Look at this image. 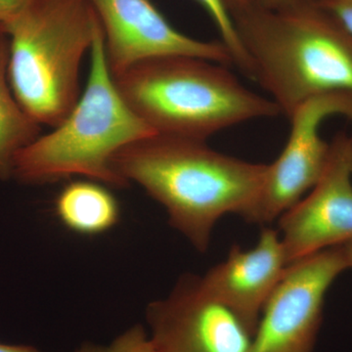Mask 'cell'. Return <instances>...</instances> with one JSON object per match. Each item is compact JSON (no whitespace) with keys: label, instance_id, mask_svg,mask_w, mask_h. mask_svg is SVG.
Returning <instances> with one entry per match:
<instances>
[{"label":"cell","instance_id":"cell-7","mask_svg":"<svg viewBox=\"0 0 352 352\" xmlns=\"http://www.w3.org/2000/svg\"><path fill=\"white\" fill-rule=\"evenodd\" d=\"M342 117L352 126V95H318L303 102L289 116L291 131L280 156L268 164L258 203L247 221L268 224L302 200L325 170L330 142L321 136L329 118Z\"/></svg>","mask_w":352,"mask_h":352},{"label":"cell","instance_id":"cell-4","mask_svg":"<svg viewBox=\"0 0 352 352\" xmlns=\"http://www.w3.org/2000/svg\"><path fill=\"white\" fill-rule=\"evenodd\" d=\"M155 134L129 108L106 63L104 34L97 18L85 92L66 119L39 135L14 162L12 177L43 185L82 176L113 188L129 186L112 168L122 148Z\"/></svg>","mask_w":352,"mask_h":352},{"label":"cell","instance_id":"cell-19","mask_svg":"<svg viewBox=\"0 0 352 352\" xmlns=\"http://www.w3.org/2000/svg\"><path fill=\"white\" fill-rule=\"evenodd\" d=\"M0 352H41L34 347L30 346H16L0 342Z\"/></svg>","mask_w":352,"mask_h":352},{"label":"cell","instance_id":"cell-8","mask_svg":"<svg viewBox=\"0 0 352 352\" xmlns=\"http://www.w3.org/2000/svg\"><path fill=\"white\" fill-rule=\"evenodd\" d=\"M154 352H251L252 336L226 305L185 274L146 310Z\"/></svg>","mask_w":352,"mask_h":352},{"label":"cell","instance_id":"cell-3","mask_svg":"<svg viewBox=\"0 0 352 352\" xmlns=\"http://www.w3.org/2000/svg\"><path fill=\"white\" fill-rule=\"evenodd\" d=\"M113 82L155 133L207 141L243 122L281 115L270 98L244 87L226 65L164 56L133 65Z\"/></svg>","mask_w":352,"mask_h":352},{"label":"cell","instance_id":"cell-17","mask_svg":"<svg viewBox=\"0 0 352 352\" xmlns=\"http://www.w3.org/2000/svg\"><path fill=\"white\" fill-rule=\"evenodd\" d=\"M318 0H247L245 6L278 8V7L296 6L300 3H316Z\"/></svg>","mask_w":352,"mask_h":352},{"label":"cell","instance_id":"cell-13","mask_svg":"<svg viewBox=\"0 0 352 352\" xmlns=\"http://www.w3.org/2000/svg\"><path fill=\"white\" fill-rule=\"evenodd\" d=\"M9 38L0 32V179L12 177L16 156L41 135V126L16 100L8 78Z\"/></svg>","mask_w":352,"mask_h":352},{"label":"cell","instance_id":"cell-5","mask_svg":"<svg viewBox=\"0 0 352 352\" xmlns=\"http://www.w3.org/2000/svg\"><path fill=\"white\" fill-rule=\"evenodd\" d=\"M96 23L89 0H30L0 23L11 89L39 126H57L80 100V64Z\"/></svg>","mask_w":352,"mask_h":352},{"label":"cell","instance_id":"cell-12","mask_svg":"<svg viewBox=\"0 0 352 352\" xmlns=\"http://www.w3.org/2000/svg\"><path fill=\"white\" fill-rule=\"evenodd\" d=\"M55 210L67 228L83 236L100 235L120 221V208L105 185L94 180H78L62 189Z\"/></svg>","mask_w":352,"mask_h":352},{"label":"cell","instance_id":"cell-21","mask_svg":"<svg viewBox=\"0 0 352 352\" xmlns=\"http://www.w3.org/2000/svg\"><path fill=\"white\" fill-rule=\"evenodd\" d=\"M247 2V0H226L227 7H228L229 11H233L234 9L240 8V7L244 6Z\"/></svg>","mask_w":352,"mask_h":352},{"label":"cell","instance_id":"cell-11","mask_svg":"<svg viewBox=\"0 0 352 352\" xmlns=\"http://www.w3.org/2000/svg\"><path fill=\"white\" fill-rule=\"evenodd\" d=\"M288 266L279 231L264 227L254 248L233 245L226 261L200 278L208 293L228 307L254 338L264 305Z\"/></svg>","mask_w":352,"mask_h":352},{"label":"cell","instance_id":"cell-9","mask_svg":"<svg viewBox=\"0 0 352 352\" xmlns=\"http://www.w3.org/2000/svg\"><path fill=\"white\" fill-rule=\"evenodd\" d=\"M289 264L352 240V131H339L320 179L279 217Z\"/></svg>","mask_w":352,"mask_h":352},{"label":"cell","instance_id":"cell-18","mask_svg":"<svg viewBox=\"0 0 352 352\" xmlns=\"http://www.w3.org/2000/svg\"><path fill=\"white\" fill-rule=\"evenodd\" d=\"M30 0H0V23L8 20L29 2Z\"/></svg>","mask_w":352,"mask_h":352},{"label":"cell","instance_id":"cell-16","mask_svg":"<svg viewBox=\"0 0 352 352\" xmlns=\"http://www.w3.org/2000/svg\"><path fill=\"white\" fill-rule=\"evenodd\" d=\"M315 4L331 14L352 34V0H318Z\"/></svg>","mask_w":352,"mask_h":352},{"label":"cell","instance_id":"cell-20","mask_svg":"<svg viewBox=\"0 0 352 352\" xmlns=\"http://www.w3.org/2000/svg\"><path fill=\"white\" fill-rule=\"evenodd\" d=\"M342 247L344 249L349 268L351 270L352 268V240L346 243V244L342 245Z\"/></svg>","mask_w":352,"mask_h":352},{"label":"cell","instance_id":"cell-6","mask_svg":"<svg viewBox=\"0 0 352 352\" xmlns=\"http://www.w3.org/2000/svg\"><path fill=\"white\" fill-rule=\"evenodd\" d=\"M347 270L342 245L289 264L264 305L251 352H314L326 295Z\"/></svg>","mask_w":352,"mask_h":352},{"label":"cell","instance_id":"cell-2","mask_svg":"<svg viewBox=\"0 0 352 352\" xmlns=\"http://www.w3.org/2000/svg\"><path fill=\"white\" fill-rule=\"evenodd\" d=\"M250 78L289 117L303 102L352 95V34L315 3L231 11Z\"/></svg>","mask_w":352,"mask_h":352},{"label":"cell","instance_id":"cell-1","mask_svg":"<svg viewBox=\"0 0 352 352\" xmlns=\"http://www.w3.org/2000/svg\"><path fill=\"white\" fill-rule=\"evenodd\" d=\"M112 168L129 186L136 183L163 206L170 226L205 252L221 217L249 219L268 164L222 154L207 141L155 133L122 148Z\"/></svg>","mask_w":352,"mask_h":352},{"label":"cell","instance_id":"cell-10","mask_svg":"<svg viewBox=\"0 0 352 352\" xmlns=\"http://www.w3.org/2000/svg\"><path fill=\"white\" fill-rule=\"evenodd\" d=\"M104 34L106 63L113 78L153 58L192 56L233 64L221 41H204L173 28L150 0H89Z\"/></svg>","mask_w":352,"mask_h":352},{"label":"cell","instance_id":"cell-15","mask_svg":"<svg viewBox=\"0 0 352 352\" xmlns=\"http://www.w3.org/2000/svg\"><path fill=\"white\" fill-rule=\"evenodd\" d=\"M76 352H154V349L144 327L138 324L116 338L108 346L85 344Z\"/></svg>","mask_w":352,"mask_h":352},{"label":"cell","instance_id":"cell-14","mask_svg":"<svg viewBox=\"0 0 352 352\" xmlns=\"http://www.w3.org/2000/svg\"><path fill=\"white\" fill-rule=\"evenodd\" d=\"M206 9L219 32L220 41L226 46L233 64H235L248 76L250 74L249 62L244 48L236 31L235 24L226 0H197Z\"/></svg>","mask_w":352,"mask_h":352}]
</instances>
